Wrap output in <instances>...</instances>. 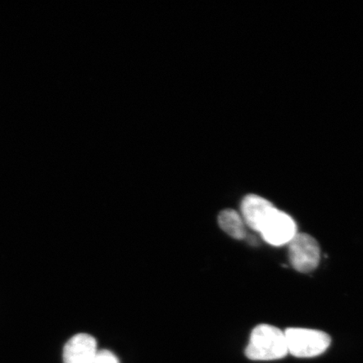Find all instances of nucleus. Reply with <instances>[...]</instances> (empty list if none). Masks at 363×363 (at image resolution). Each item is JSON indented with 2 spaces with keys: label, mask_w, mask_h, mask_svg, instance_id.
Returning <instances> with one entry per match:
<instances>
[{
  "label": "nucleus",
  "mask_w": 363,
  "mask_h": 363,
  "mask_svg": "<svg viewBox=\"0 0 363 363\" xmlns=\"http://www.w3.org/2000/svg\"><path fill=\"white\" fill-rule=\"evenodd\" d=\"M262 238L272 246L289 244L297 234V226L293 218L275 208L260 231Z\"/></svg>",
  "instance_id": "obj_4"
},
{
  "label": "nucleus",
  "mask_w": 363,
  "mask_h": 363,
  "mask_svg": "<svg viewBox=\"0 0 363 363\" xmlns=\"http://www.w3.org/2000/svg\"><path fill=\"white\" fill-rule=\"evenodd\" d=\"M98 351L96 340L92 335H75L63 348V362L93 363Z\"/></svg>",
  "instance_id": "obj_5"
},
{
  "label": "nucleus",
  "mask_w": 363,
  "mask_h": 363,
  "mask_svg": "<svg viewBox=\"0 0 363 363\" xmlns=\"http://www.w3.org/2000/svg\"><path fill=\"white\" fill-rule=\"evenodd\" d=\"M242 219L250 228L260 233L262 226L275 207L266 199L255 194H249L243 199L242 202Z\"/></svg>",
  "instance_id": "obj_6"
},
{
  "label": "nucleus",
  "mask_w": 363,
  "mask_h": 363,
  "mask_svg": "<svg viewBox=\"0 0 363 363\" xmlns=\"http://www.w3.org/2000/svg\"><path fill=\"white\" fill-rule=\"evenodd\" d=\"M289 351L284 333L275 326L259 325L254 328L245 354L250 360L282 359Z\"/></svg>",
  "instance_id": "obj_1"
},
{
  "label": "nucleus",
  "mask_w": 363,
  "mask_h": 363,
  "mask_svg": "<svg viewBox=\"0 0 363 363\" xmlns=\"http://www.w3.org/2000/svg\"><path fill=\"white\" fill-rule=\"evenodd\" d=\"M284 335L289 353L296 357L320 356L328 350L331 342L328 334L317 330L289 328Z\"/></svg>",
  "instance_id": "obj_2"
},
{
  "label": "nucleus",
  "mask_w": 363,
  "mask_h": 363,
  "mask_svg": "<svg viewBox=\"0 0 363 363\" xmlns=\"http://www.w3.org/2000/svg\"><path fill=\"white\" fill-rule=\"evenodd\" d=\"M289 256L295 270L308 274L319 265L320 248L317 240L311 235L297 233L289 243Z\"/></svg>",
  "instance_id": "obj_3"
},
{
  "label": "nucleus",
  "mask_w": 363,
  "mask_h": 363,
  "mask_svg": "<svg viewBox=\"0 0 363 363\" xmlns=\"http://www.w3.org/2000/svg\"><path fill=\"white\" fill-rule=\"evenodd\" d=\"M93 363H121L118 357L108 350H99Z\"/></svg>",
  "instance_id": "obj_8"
},
{
  "label": "nucleus",
  "mask_w": 363,
  "mask_h": 363,
  "mask_svg": "<svg viewBox=\"0 0 363 363\" xmlns=\"http://www.w3.org/2000/svg\"><path fill=\"white\" fill-rule=\"evenodd\" d=\"M218 223L226 234L234 239L242 240L247 238L246 227L242 217L231 208H227L220 213Z\"/></svg>",
  "instance_id": "obj_7"
}]
</instances>
